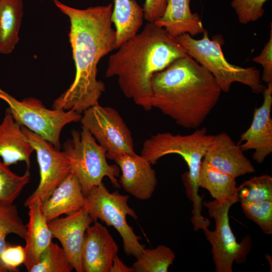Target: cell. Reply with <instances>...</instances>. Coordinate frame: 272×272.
<instances>
[{
    "label": "cell",
    "mask_w": 272,
    "mask_h": 272,
    "mask_svg": "<svg viewBox=\"0 0 272 272\" xmlns=\"http://www.w3.org/2000/svg\"><path fill=\"white\" fill-rule=\"evenodd\" d=\"M198 184L199 187L208 190L215 200L221 201L238 198L235 178L221 172L203 160Z\"/></svg>",
    "instance_id": "23"
},
{
    "label": "cell",
    "mask_w": 272,
    "mask_h": 272,
    "mask_svg": "<svg viewBox=\"0 0 272 272\" xmlns=\"http://www.w3.org/2000/svg\"><path fill=\"white\" fill-rule=\"evenodd\" d=\"M238 201L236 198L221 201L215 200L203 202L216 223L214 231L209 230L207 227L202 229L212 245L217 272H232L234 262L244 261L250 250V238H245L242 242L238 243L230 225V208Z\"/></svg>",
    "instance_id": "9"
},
{
    "label": "cell",
    "mask_w": 272,
    "mask_h": 272,
    "mask_svg": "<svg viewBox=\"0 0 272 272\" xmlns=\"http://www.w3.org/2000/svg\"><path fill=\"white\" fill-rule=\"evenodd\" d=\"M110 272H133L132 266L128 267L118 257H114Z\"/></svg>",
    "instance_id": "34"
},
{
    "label": "cell",
    "mask_w": 272,
    "mask_h": 272,
    "mask_svg": "<svg viewBox=\"0 0 272 272\" xmlns=\"http://www.w3.org/2000/svg\"><path fill=\"white\" fill-rule=\"evenodd\" d=\"M24 247L21 245H9L0 254V260L9 271H18V267L24 263Z\"/></svg>",
    "instance_id": "31"
},
{
    "label": "cell",
    "mask_w": 272,
    "mask_h": 272,
    "mask_svg": "<svg viewBox=\"0 0 272 272\" xmlns=\"http://www.w3.org/2000/svg\"><path fill=\"white\" fill-rule=\"evenodd\" d=\"M22 129L37 155L40 181L36 189L26 199L24 206L47 199L71 172L69 161L63 151L25 126Z\"/></svg>",
    "instance_id": "11"
},
{
    "label": "cell",
    "mask_w": 272,
    "mask_h": 272,
    "mask_svg": "<svg viewBox=\"0 0 272 272\" xmlns=\"http://www.w3.org/2000/svg\"><path fill=\"white\" fill-rule=\"evenodd\" d=\"M215 135L209 134L207 129H197L187 135L159 132L145 140L141 155L154 165L169 154H178L186 163L189 171L182 179L188 198L193 202V217L201 216V197L198 195V177L202 161Z\"/></svg>",
    "instance_id": "4"
},
{
    "label": "cell",
    "mask_w": 272,
    "mask_h": 272,
    "mask_svg": "<svg viewBox=\"0 0 272 272\" xmlns=\"http://www.w3.org/2000/svg\"><path fill=\"white\" fill-rule=\"evenodd\" d=\"M25 225L16 205L0 203V254L10 244L6 241L8 235L14 234L24 239Z\"/></svg>",
    "instance_id": "28"
},
{
    "label": "cell",
    "mask_w": 272,
    "mask_h": 272,
    "mask_svg": "<svg viewBox=\"0 0 272 272\" xmlns=\"http://www.w3.org/2000/svg\"><path fill=\"white\" fill-rule=\"evenodd\" d=\"M237 195L241 202L272 200V177L263 174L244 181L237 187Z\"/></svg>",
    "instance_id": "27"
},
{
    "label": "cell",
    "mask_w": 272,
    "mask_h": 272,
    "mask_svg": "<svg viewBox=\"0 0 272 272\" xmlns=\"http://www.w3.org/2000/svg\"><path fill=\"white\" fill-rule=\"evenodd\" d=\"M80 121L106 150L107 159L135 152L131 131L113 108L96 104L83 113Z\"/></svg>",
    "instance_id": "10"
},
{
    "label": "cell",
    "mask_w": 272,
    "mask_h": 272,
    "mask_svg": "<svg viewBox=\"0 0 272 272\" xmlns=\"http://www.w3.org/2000/svg\"><path fill=\"white\" fill-rule=\"evenodd\" d=\"M117 49L109 58L105 76L117 77L124 96L147 111L152 109L153 76L188 55L164 28L149 22Z\"/></svg>",
    "instance_id": "2"
},
{
    "label": "cell",
    "mask_w": 272,
    "mask_h": 272,
    "mask_svg": "<svg viewBox=\"0 0 272 272\" xmlns=\"http://www.w3.org/2000/svg\"><path fill=\"white\" fill-rule=\"evenodd\" d=\"M0 99L8 104L10 112L19 124L39 135L59 150L63 128L69 123L80 121L82 117V114L73 110L48 109L36 98L19 100L1 87Z\"/></svg>",
    "instance_id": "8"
},
{
    "label": "cell",
    "mask_w": 272,
    "mask_h": 272,
    "mask_svg": "<svg viewBox=\"0 0 272 272\" xmlns=\"http://www.w3.org/2000/svg\"><path fill=\"white\" fill-rule=\"evenodd\" d=\"M175 255L172 249L159 245L153 249L144 248L133 263V272H167Z\"/></svg>",
    "instance_id": "24"
},
{
    "label": "cell",
    "mask_w": 272,
    "mask_h": 272,
    "mask_svg": "<svg viewBox=\"0 0 272 272\" xmlns=\"http://www.w3.org/2000/svg\"><path fill=\"white\" fill-rule=\"evenodd\" d=\"M128 195L120 194L118 191L110 192L101 182L85 195L84 208L94 222L100 220L108 226H113L122 239L125 254L137 259L145 246L140 243L141 237L127 223V215L138 218L134 211L128 205Z\"/></svg>",
    "instance_id": "7"
},
{
    "label": "cell",
    "mask_w": 272,
    "mask_h": 272,
    "mask_svg": "<svg viewBox=\"0 0 272 272\" xmlns=\"http://www.w3.org/2000/svg\"><path fill=\"white\" fill-rule=\"evenodd\" d=\"M22 0H0V53L9 54L19 41L23 16Z\"/></svg>",
    "instance_id": "22"
},
{
    "label": "cell",
    "mask_w": 272,
    "mask_h": 272,
    "mask_svg": "<svg viewBox=\"0 0 272 272\" xmlns=\"http://www.w3.org/2000/svg\"><path fill=\"white\" fill-rule=\"evenodd\" d=\"M39 1H43V0H39Z\"/></svg>",
    "instance_id": "36"
},
{
    "label": "cell",
    "mask_w": 272,
    "mask_h": 272,
    "mask_svg": "<svg viewBox=\"0 0 272 272\" xmlns=\"http://www.w3.org/2000/svg\"><path fill=\"white\" fill-rule=\"evenodd\" d=\"M29 220L24 237L25 258L24 264L28 271L40 258L53 238L48 222L42 210V202L36 201L28 207Z\"/></svg>",
    "instance_id": "18"
},
{
    "label": "cell",
    "mask_w": 272,
    "mask_h": 272,
    "mask_svg": "<svg viewBox=\"0 0 272 272\" xmlns=\"http://www.w3.org/2000/svg\"><path fill=\"white\" fill-rule=\"evenodd\" d=\"M53 2L70 20L69 36L76 74L69 88L54 100L52 108L82 114L98 104L105 91L104 83L97 80V65L116 49V32L111 20L113 6L109 4L79 9L58 0Z\"/></svg>",
    "instance_id": "1"
},
{
    "label": "cell",
    "mask_w": 272,
    "mask_h": 272,
    "mask_svg": "<svg viewBox=\"0 0 272 272\" xmlns=\"http://www.w3.org/2000/svg\"><path fill=\"white\" fill-rule=\"evenodd\" d=\"M168 0H145L143 6L144 18L154 23L163 14Z\"/></svg>",
    "instance_id": "33"
},
{
    "label": "cell",
    "mask_w": 272,
    "mask_h": 272,
    "mask_svg": "<svg viewBox=\"0 0 272 272\" xmlns=\"http://www.w3.org/2000/svg\"><path fill=\"white\" fill-rule=\"evenodd\" d=\"M152 89V108L188 129L201 125L222 92L213 75L188 55L156 73Z\"/></svg>",
    "instance_id": "3"
},
{
    "label": "cell",
    "mask_w": 272,
    "mask_h": 272,
    "mask_svg": "<svg viewBox=\"0 0 272 272\" xmlns=\"http://www.w3.org/2000/svg\"><path fill=\"white\" fill-rule=\"evenodd\" d=\"M30 177L29 169L23 175H18L0 160V203L13 204L29 182Z\"/></svg>",
    "instance_id": "25"
},
{
    "label": "cell",
    "mask_w": 272,
    "mask_h": 272,
    "mask_svg": "<svg viewBox=\"0 0 272 272\" xmlns=\"http://www.w3.org/2000/svg\"><path fill=\"white\" fill-rule=\"evenodd\" d=\"M9 271L6 266L0 260V272H8Z\"/></svg>",
    "instance_id": "35"
},
{
    "label": "cell",
    "mask_w": 272,
    "mask_h": 272,
    "mask_svg": "<svg viewBox=\"0 0 272 272\" xmlns=\"http://www.w3.org/2000/svg\"><path fill=\"white\" fill-rule=\"evenodd\" d=\"M72 137L64 143L63 152L67 158L70 172L78 179L84 195L107 177L116 188L121 187L117 177L120 169L109 165L106 150L99 145L87 128L72 130Z\"/></svg>",
    "instance_id": "6"
},
{
    "label": "cell",
    "mask_w": 272,
    "mask_h": 272,
    "mask_svg": "<svg viewBox=\"0 0 272 272\" xmlns=\"http://www.w3.org/2000/svg\"><path fill=\"white\" fill-rule=\"evenodd\" d=\"M113 161L121 172L118 181L120 186L139 199H150L157 185L156 172L151 163L135 152L121 154Z\"/></svg>",
    "instance_id": "14"
},
{
    "label": "cell",
    "mask_w": 272,
    "mask_h": 272,
    "mask_svg": "<svg viewBox=\"0 0 272 272\" xmlns=\"http://www.w3.org/2000/svg\"><path fill=\"white\" fill-rule=\"evenodd\" d=\"M93 222L92 218L83 208L48 223L53 238L59 240L77 272H84L82 249L86 230Z\"/></svg>",
    "instance_id": "12"
},
{
    "label": "cell",
    "mask_w": 272,
    "mask_h": 272,
    "mask_svg": "<svg viewBox=\"0 0 272 272\" xmlns=\"http://www.w3.org/2000/svg\"><path fill=\"white\" fill-rule=\"evenodd\" d=\"M73 269L63 248L52 241L29 272H71Z\"/></svg>",
    "instance_id": "26"
},
{
    "label": "cell",
    "mask_w": 272,
    "mask_h": 272,
    "mask_svg": "<svg viewBox=\"0 0 272 272\" xmlns=\"http://www.w3.org/2000/svg\"><path fill=\"white\" fill-rule=\"evenodd\" d=\"M118 246L107 228L98 221L87 229L82 253L84 272H110Z\"/></svg>",
    "instance_id": "15"
},
{
    "label": "cell",
    "mask_w": 272,
    "mask_h": 272,
    "mask_svg": "<svg viewBox=\"0 0 272 272\" xmlns=\"http://www.w3.org/2000/svg\"><path fill=\"white\" fill-rule=\"evenodd\" d=\"M267 0H233L232 7L235 10L239 22L244 24L253 22L263 15L264 4Z\"/></svg>",
    "instance_id": "30"
},
{
    "label": "cell",
    "mask_w": 272,
    "mask_h": 272,
    "mask_svg": "<svg viewBox=\"0 0 272 272\" xmlns=\"http://www.w3.org/2000/svg\"><path fill=\"white\" fill-rule=\"evenodd\" d=\"M191 0H168L163 15L154 22L164 28L172 37L184 34L193 37L205 30L200 17L192 13Z\"/></svg>",
    "instance_id": "20"
},
{
    "label": "cell",
    "mask_w": 272,
    "mask_h": 272,
    "mask_svg": "<svg viewBox=\"0 0 272 272\" xmlns=\"http://www.w3.org/2000/svg\"><path fill=\"white\" fill-rule=\"evenodd\" d=\"M85 195L77 177L70 172L42 203V210L47 220L59 218L84 208Z\"/></svg>",
    "instance_id": "19"
},
{
    "label": "cell",
    "mask_w": 272,
    "mask_h": 272,
    "mask_svg": "<svg viewBox=\"0 0 272 272\" xmlns=\"http://www.w3.org/2000/svg\"><path fill=\"white\" fill-rule=\"evenodd\" d=\"M202 160L234 178L255 172L239 145L236 144L225 132L214 135Z\"/></svg>",
    "instance_id": "16"
},
{
    "label": "cell",
    "mask_w": 272,
    "mask_h": 272,
    "mask_svg": "<svg viewBox=\"0 0 272 272\" xmlns=\"http://www.w3.org/2000/svg\"><path fill=\"white\" fill-rule=\"evenodd\" d=\"M263 102L253 113L250 126L240 135L239 145L242 150H253V159L258 163H262L272 152V82L267 84L263 91Z\"/></svg>",
    "instance_id": "13"
},
{
    "label": "cell",
    "mask_w": 272,
    "mask_h": 272,
    "mask_svg": "<svg viewBox=\"0 0 272 272\" xmlns=\"http://www.w3.org/2000/svg\"><path fill=\"white\" fill-rule=\"evenodd\" d=\"M144 19L143 9L135 0H114L111 20L116 32V49L138 33Z\"/></svg>",
    "instance_id": "21"
},
{
    "label": "cell",
    "mask_w": 272,
    "mask_h": 272,
    "mask_svg": "<svg viewBox=\"0 0 272 272\" xmlns=\"http://www.w3.org/2000/svg\"><path fill=\"white\" fill-rule=\"evenodd\" d=\"M175 39L188 55L213 75L222 92H228L235 82L248 86L256 94L264 90L259 71L254 67H242L229 62L223 53L221 41L210 39L206 30L200 39H194L188 34Z\"/></svg>",
    "instance_id": "5"
},
{
    "label": "cell",
    "mask_w": 272,
    "mask_h": 272,
    "mask_svg": "<svg viewBox=\"0 0 272 272\" xmlns=\"http://www.w3.org/2000/svg\"><path fill=\"white\" fill-rule=\"evenodd\" d=\"M34 151L22 126L15 120L9 108H7L0 124V157L3 162L10 166L23 161L29 169L30 157Z\"/></svg>",
    "instance_id": "17"
},
{
    "label": "cell",
    "mask_w": 272,
    "mask_h": 272,
    "mask_svg": "<svg viewBox=\"0 0 272 272\" xmlns=\"http://www.w3.org/2000/svg\"><path fill=\"white\" fill-rule=\"evenodd\" d=\"M246 217L257 224L265 234H272V200L241 202Z\"/></svg>",
    "instance_id": "29"
},
{
    "label": "cell",
    "mask_w": 272,
    "mask_h": 272,
    "mask_svg": "<svg viewBox=\"0 0 272 272\" xmlns=\"http://www.w3.org/2000/svg\"><path fill=\"white\" fill-rule=\"evenodd\" d=\"M252 60L261 64L263 68L261 80L268 84L272 82V25L270 23L269 39L260 53Z\"/></svg>",
    "instance_id": "32"
}]
</instances>
